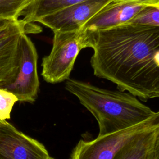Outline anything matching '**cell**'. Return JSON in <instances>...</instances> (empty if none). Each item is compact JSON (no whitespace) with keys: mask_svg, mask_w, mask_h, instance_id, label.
I'll list each match as a JSON object with an SVG mask.
<instances>
[{"mask_svg":"<svg viewBox=\"0 0 159 159\" xmlns=\"http://www.w3.org/2000/svg\"><path fill=\"white\" fill-rule=\"evenodd\" d=\"M82 30V29H81ZM85 32L95 76L147 101L159 87V27L125 23Z\"/></svg>","mask_w":159,"mask_h":159,"instance_id":"1","label":"cell"},{"mask_svg":"<svg viewBox=\"0 0 159 159\" xmlns=\"http://www.w3.org/2000/svg\"><path fill=\"white\" fill-rule=\"evenodd\" d=\"M65 88L95 117L99 126L98 136L137 124L155 112L135 96L124 91L102 89L70 78Z\"/></svg>","mask_w":159,"mask_h":159,"instance_id":"2","label":"cell"},{"mask_svg":"<svg viewBox=\"0 0 159 159\" xmlns=\"http://www.w3.org/2000/svg\"><path fill=\"white\" fill-rule=\"evenodd\" d=\"M53 45L50 53L43 57L42 73L44 80L57 83L69 78L80 52L87 47L83 30L53 32Z\"/></svg>","mask_w":159,"mask_h":159,"instance_id":"3","label":"cell"},{"mask_svg":"<svg viewBox=\"0 0 159 159\" xmlns=\"http://www.w3.org/2000/svg\"><path fill=\"white\" fill-rule=\"evenodd\" d=\"M159 126V111L148 119L130 127L90 141L80 140L73 148L71 159H116L117 155L133 138L140 133Z\"/></svg>","mask_w":159,"mask_h":159,"instance_id":"4","label":"cell"},{"mask_svg":"<svg viewBox=\"0 0 159 159\" xmlns=\"http://www.w3.org/2000/svg\"><path fill=\"white\" fill-rule=\"evenodd\" d=\"M37 59L34 43L27 34H24L21 39L20 61L17 75L14 80L0 86V88L14 94L20 102L35 101L39 89Z\"/></svg>","mask_w":159,"mask_h":159,"instance_id":"5","label":"cell"},{"mask_svg":"<svg viewBox=\"0 0 159 159\" xmlns=\"http://www.w3.org/2000/svg\"><path fill=\"white\" fill-rule=\"evenodd\" d=\"M30 24L17 19L0 28V86L15 79L20 61L21 39Z\"/></svg>","mask_w":159,"mask_h":159,"instance_id":"6","label":"cell"},{"mask_svg":"<svg viewBox=\"0 0 159 159\" xmlns=\"http://www.w3.org/2000/svg\"><path fill=\"white\" fill-rule=\"evenodd\" d=\"M0 158L51 159L38 140L18 130L6 120L0 122Z\"/></svg>","mask_w":159,"mask_h":159,"instance_id":"7","label":"cell"},{"mask_svg":"<svg viewBox=\"0 0 159 159\" xmlns=\"http://www.w3.org/2000/svg\"><path fill=\"white\" fill-rule=\"evenodd\" d=\"M113 0H84L38 20L53 32L80 30L96 14Z\"/></svg>","mask_w":159,"mask_h":159,"instance_id":"8","label":"cell"},{"mask_svg":"<svg viewBox=\"0 0 159 159\" xmlns=\"http://www.w3.org/2000/svg\"><path fill=\"white\" fill-rule=\"evenodd\" d=\"M147 4L113 0L91 18L81 29L104 30L127 23Z\"/></svg>","mask_w":159,"mask_h":159,"instance_id":"9","label":"cell"},{"mask_svg":"<svg viewBox=\"0 0 159 159\" xmlns=\"http://www.w3.org/2000/svg\"><path fill=\"white\" fill-rule=\"evenodd\" d=\"M159 126L145 130L133 138L117 155L116 159H153Z\"/></svg>","mask_w":159,"mask_h":159,"instance_id":"10","label":"cell"},{"mask_svg":"<svg viewBox=\"0 0 159 159\" xmlns=\"http://www.w3.org/2000/svg\"><path fill=\"white\" fill-rule=\"evenodd\" d=\"M84 0H32L21 11L19 17L27 24L37 22L40 18Z\"/></svg>","mask_w":159,"mask_h":159,"instance_id":"11","label":"cell"},{"mask_svg":"<svg viewBox=\"0 0 159 159\" xmlns=\"http://www.w3.org/2000/svg\"><path fill=\"white\" fill-rule=\"evenodd\" d=\"M127 23L159 27V2L147 4Z\"/></svg>","mask_w":159,"mask_h":159,"instance_id":"12","label":"cell"},{"mask_svg":"<svg viewBox=\"0 0 159 159\" xmlns=\"http://www.w3.org/2000/svg\"><path fill=\"white\" fill-rule=\"evenodd\" d=\"M32 0H0V19H17Z\"/></svg>","mask_w":159,"mask_h":159,"instance_id":"13","label":"cell"},{"mask_svg":"<svg viewBox=\"0 0 159 159\" xmlns=\"http://www.w3.org/2000/svg\"><path fill=\"white\" fill-rule=\"evenodd\" d=\"M18 98L12 93L0 88V120L10 119L11 112Z\"/></svg>","mask_w":159,"mask_h":159,"instance_id":"14","label":"cell"},{"mask_svg":"<svg viewBox=\"0 0 159 159\" xmlns=\"http://www.w3.org/2000/svg\"><path fill=\"white\" fill-rule=\"evenodd\" d=\"M116 2H138L144 4H154L158 3L159 0H114Z\"/></svg>","mask_w":159,"mask_h":159,"instance_id":"15","label":"cell"},{"mask_svg":"<svg viewBox=\"0 0 159 159\" xmlns=\"http://www.w3.org/2000/svg\"><path fill=\"white\" fill-rule=\"evenodd\" d=\"M153 159H159V132L158 134L155 142L153 151Z\"/></svg>","mask_w":159,"mask_h":159,"instance_id":"16","label":"cell"},{"mask_svg":"<svg viewBox=\"0 0 159 159\" xmlns=\"http://www.w3.org/2000/svg\"><path fill=\"white\" fill-rule=\"evenodd\" d=\"M13 19H0V28L4 26L6 24H7L9 22L12 20Z\"/></svg>","mask_w":159,"mask_h":159,"instance_id":"17","label":"cell"},{"mask_svg":"<svg viewBox=\"0 0 159 159\" xmlns=\"http://www.w3.org/2000/svg\"><path fill=\"white\" fill-rule=\"evenodd\" d=\"M159 98V87H158V88L157 89V90L156 91V92L155 93L154 98Z\"/></svg>","mask_w":159,"mask_h":159,"instance_id":"18","label":"cell"},{"mask_svg":"<svg viewBox=\"0 0 159 159\" xmlns=\"http://www.w3.org/2000/svg\"><path fill=\"white\" fill-rule=\"evenodd\" d=\"M1 121H2V120H0V122H1Z\"/></svg>","mask_w":159,"mask_h":159,"instance_id":"19","label":"cell"}]
</instances>
